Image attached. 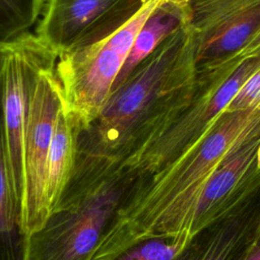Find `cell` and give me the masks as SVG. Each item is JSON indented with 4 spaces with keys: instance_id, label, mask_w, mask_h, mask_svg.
Segmentation results:
<instances>
[{
    "instance_id": "cell-1",
    "label": "cell",
    "mask_w": 260,
    "mask_h": 260,
    "mask_svg": "<svg viewBox=\"0 0 260 260\" xmlns=\"http://www.w3.org/2000/svg\"><path fill=\"white\" fill-rule=\"evenodd\" d=\"M195 48L196 30L187 21L111 91L88 125L79 127L66 199L76 200L117 174L180 118L197 88Z\"/></svg>"
},
{
    "instance_id": "cell-2",
    "label": "cell",
    "mask_w": 260,
    "mask_h": 260,
    "mask_svg": "<svg viewBox=\"0 0 260 260\" xmlns=\"http://www.w3.org/2000/svg\"><path fill=\"white\" fill-rule=\"evenodd\" d=\"M259 137L260 108L224 110L174 161L131 183L89 260H109L148 239L188 234L192 209L206 181L229 156Z\"/></svg>"
},
{
    "instance_id": "cell-3",
    "label": "cell",
    "mask_w": 260,
    "mask_h": 260,
    "mask_svg": "<svg viewBox=\"0 0 260 260\" xmlns=\"http://www.w3.org/2000/svg\"><path fill=\"white\" fill-rule=\"evenodd\" d=\"M259 66L260 57L243 62L223 59L197 68V88L188 108L153 145L122 170L133 182L174 161L205 134Z\"/></svg>"
},
{
    "instance_id": "cell-4",
    "label": "cell",
    "mask_w": 260,
    "mask_h": 260,
    "mask_svg": "<svg viewBox=\"0 0 260 260\" xmlns=\"http://www.w3.org/2000/svg\"><path fill=\"white\" fill-rule=\"evenodd\" d=\"M131 183L121 170L74 205L50 213L28 237L26 260H89Z\"/></svg>"
},
{
    "instance_id": "cell-5",
    "label": "cell",
    "mask_w": 260,
    "mask_h": 260,
    "mask_svg": "<svg viewBox=\"0 0 260 260\" xmlns=\"http://www.w3.org/2000/svg\"><path fill=\"white\" fill-rule=\"evenodd\" d=\"M56 62L57 56L29 31L0 45L4 141L11 184L20 207L23 193V144L31 96L40 72Z\"/></svg>"
},
{
    "instance_id": "cell-6",
    "label": "cell",
    "mask_w": 260,
    "mask_h": 260,
    "mask_svg": "<svg viewBox=\"0 0 260 260\" xmlns=\"http://www.w3.org/2000/svg\"><path fill=\"white\" fill-rule=\"evenodd\" d=\"M56 63L44 68L36 81L23 144L21 216L27 237L40 230L50 214L46 194L48 154L64 95Z\"/></svg>"
},
{
    "instance_id": "cell-7",
    "label": "cell",
    "mask_w": 260,
    "mask_h": 260,
    "mask_svg": "<svg viewBox=\"0 0 260 260\" xmlns=\"http://www.w3.org/2000/svg\"><path fill=\"white\" fill-rule=\"evenodd\" d=\"M147 1L45 0L35 35L58 58L106 39Z\"/></svg>"
},
{
    "instance_id": "cell-8",
    "label": "cell",
    "mask_w": 260,
    "mask_h": 260,
    "mask_svg": "<svg viewBox=\"0 0 260 260\" xmlns=\"http://www.w3.org/2000/svg\"><path fill=\"white\" fill-rule=\"evenodd\" d=\"M259 145L260 137L245 144L221 162L206 181L189 218L188 234L191 237L260 187Z\"/></svg>"
},
{
    "instance_id": "cell-9",
    "label": "cell",
    "mask_w": 260,
    "mask_h": 260,
    "mask_svg": "<svg viewBox=\"0 0 260 260\" xmlns=\"http://www.w3.org/2000/svg\"><path fill=\"white\" fill-rule=\"evenodd\" d=\"M260 231V187L200 230L175 260H244Z\"/></svg>"
},
{
    "instance_id": "cell-10",
    "label": "cell",
    "mask_w": 260,
    "mask_h": 260,
    "mask_svg": "<svg viewBox=\"0 0 260 260\" xmlns=\"http://www.w3.org/2000/svg\"><path fill=\"white\" fill-rule=\"evenodd\" d=\"M260 28V1L210 28L197 34L195 62L197 68L218 62L236 53Z\"/></svg>"
},
{
    "instance_id": "cell-11",
    "label": "cell",
    "mask_w": 260,
    "mask_h": 260,
    "mask_svg": "<svg viewBox=\"0 0 260 260\" xmlns=\"http://www.w3.org/2000/svg\"><path fill=\"white\" fill-rule=\"evenodd\" d=\"M28 237L16 199L6 156L0 95V260H26Z\"/></svg>"
},
{
    "instance_id": "cell-12",
    "label": "cell",
    "mask_w": 260,
    "mask_h": 260,
    "mask_svg": "<svg viewBox=\"0 0 260 260\" xmlns=\"http://www.w3.org/2000/svg\"><path fill=\"white\" fill-rule=\"evenodd\" d=\"M187 21H190L188 2L176 3L160 0L158 6L153 10L137 35L133 47L113 84L112 90L123 83L133 69L152 53L166 38Z\"/></svg>"
},
{
    "instance_id": "cell-13",
    "label": "cell",
    "mask_w": 260,
    "mask_h": 260,
    "mask_svg": "<svg viewBox=\"0 0 260 260\" xmlns=\"http://www.w3.org/2000/svg\"><path fill=\"white\" fill-rule=\"evenodd\" d=\"M79 127V119L66 112L64 107L56 124L47 160L46 194L50 213L55 209L70 176Z\"/></svg>"
},
{
    "instance_id": "cell-14",
    "label": "cell",
    "mask_w": 260,
    "mask_h": 260,
    "mask_svg": "<svg viewBox=\"0 0 260 260\" xmlns=\"http://www.w3.org/2000/svg\"><path fill=\"white\" fill-rule=\"evenodd\" d=\"M44 4L45 0H0V45L28 32Z\"/></svg>"
},
{
    "instance_id": "cell-15",
    "label": "cell",
    "mask_w": 260,
    "mask_h": 260,
    "mask_svg": "<svg viewBox=\"0 0 260 260\" xmlns=\"http://www.w3.org/2000/svg\"><path fill=\"white\" fill-rule=\"evenodd\" d=\"M260 0H189L190 23L200 34Z\"/></svg>"
},
{
    "instance_id": "cell-16",
    "label": "cell",
    "mask_w": 260,
    "mask_h": 260,
    "mask_svg": "<svg viewBox=\"0 0 260 260\" xmlns=\"http://www.w3.org/2000/svg\"><path fill=\"white\" fill-rule=\"evenodd\" d=\"M189 234L175 238H152L128 247L109 260H175L191 241Z\"/></svg>"
},
{
    "instance_id": "cell-17",
    "label": "cell",
    "mask_w": 260,
    "mask_h": 260,
    "mask_svg": "<svg viewBox=\"0 0 260 260\" xmlns=\"http://www.w3.org/2000/svg\"><path fill=\"white\" fill-rule=\"evenodd\" d=\"M260 108V66L239 88L225 111H246Z\"/></svg>"
},
{
    "instance_id": "cell-18",
    "label": "cell",
    "mask_w": 260,
    "mask_h": 260,
    "mask_svg": "<svg viewBox=\"0 0 260 260\" xmlns=\"http://www.w3.org/2000/svg\"><path fill=\"white\" fill-rule=\"evenodd\" d=\"M260 57V28L245 43V45L225 59L242 62L247 59Z\"/></svg>"
},
{
    "instance_id": "cell-19",
    "label": "cell",
    "mask_w": 260,
    "mask_h": 260,
    "mask_svg": "<svg viewBox=\"0 0 260 260\" xmlns=\"http://www.w3.org/2000/svg\"><path fill=\"white\" fill-rule=\"evenodd\" d=\"M244 260H260V248L253 247Z\"/></svg>"
},
{
    "instance_id": "cell-20",
    "label": "cell",
    "mask_w": 260,
    "mask_h": 260,
    "mask_svg": "<svg viewBox=\"0 0 260 260\" xmlns=\"http://www.w3.org/2000/svg\"><path fill=\"white\" fill-rule=\"evenodd\" d=\"M254 247L260 248V231H259V233H258V236H257V239H256V242H255Z\"/></svg>"
},
{
    "instance_id": "cell-21",
    "label": "cell",
    "mask_w": 260,
    "mask_h": 260,
    "mask_svg": "<svg viewBox=\"0 0 260 260\" xmlns=\"http://www.w3.org/2000/svg\"><path fill=\"white\" fill-rule=\"evenodd\" d=\"M257 166L260 169V145H259L258 151H257Z\"/></svg>"
},
{
    "instance_id": "cell-22",
    "label": "cell",
    "mask_w": 260,
    "mask_h": 260,
    "mask_svg": "<svg viewBox=\"0 0 260 260\" xmlns=\"http://www.w3.org/2000/svg\"><path fill=\"white\" fill-rule=\"evenodd\" d=\"M164 1H171V2H176V3H187L189 0H164Z\"/></svg>"
}]
</instances>
